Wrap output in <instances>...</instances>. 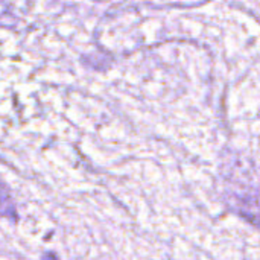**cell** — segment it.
I'll use <instances>...</instances> for the list:
<instances>
[{"label":"cell","instance_id":"cell-1","mask_svg":"<svg viewBox=\"0 0 260 260\" xmlns=\"http://www.w3.org/2000/svg\"><path fill=\"white\" fill-rule=\"evenodd\" d=\"M0 218H5L11 222L18 221V213L15 209L12 193L2 178H0Z\"/></svg>","mask_w":260,"mask_h":260}]
</instances>
